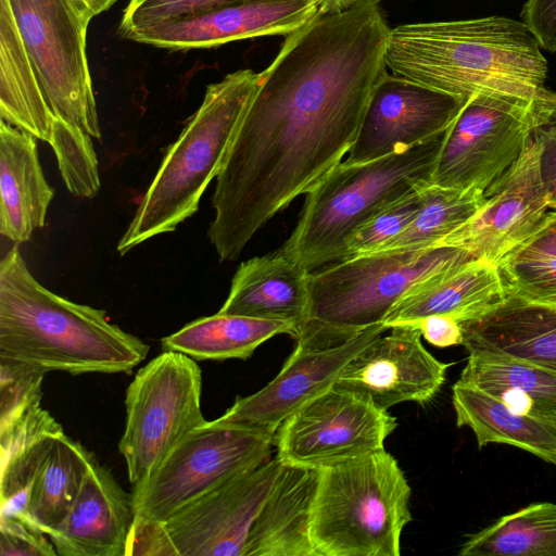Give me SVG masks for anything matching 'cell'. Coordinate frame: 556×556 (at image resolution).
<instances>
[{
  "label": "cell",
  "instance_id": "obj_39",
  "mask_svg": "<svg viewBox=\"0 0 556 556\" xmlns=\"http://www.w3.org/2000/svg\"><path fill=\"white\" fill-rule=\"evenodd\" d=\"M520 17L541 49L556 52V0H527Z\"/></svg>",
  "mask_w": 556,
  "mask_h": 556
},
{
  "label": "cell",
  "instance_id": "obj_23",
  "mask_svg": "<svg viewBox=\"0 0 556 556\" xmlns=\"http://www.w3.org/2000/svg\"><path fill=\"white\" fill-rule=\"evenodd\" d=\"M54 190L45 178L36 138L0 122V233L23 243L46 224Z\"/></svg>",
  "mask_w": 556,
  "mask_h": 556
},
{
  "label": "cell",
  "instance_id": "obj_18",
  "mask_svg": "<svg viewBox=\"0 0 556 556\" xmlns=\"http://www.w3.org/2000/svg\"><path fill=\"white\" fill-rule=\"evenodd\" d=\"M318 12L315 0H252L137 29L124 38L174 51L207 49L247 38L287 36Z\"/></svg>",
  "mask_w": 556,
  "mask_h": 556
},
{
  "label": "cell",
  "instance_id": "obj_7",
  "mask_svg": "<svg viewBox=\"0 0 556 556\" xmlns=\"http://www.w3.org/2000/svg\"><path fill=\"white\" fill-rule=\"evenodd\" d=\"M309 538L318 556H399L412 489L386 450L317 468Z\"/></svg>",
  "mask_w": 556,
  "mask_h": 556
},
{
  "label": "cell",
  "instance_id": "obj_15",
  "mask_svg": "<svg viewBox=\"0 0 556 556\" xmlns=\"http://www.w3.org/2000/svg\"><path fill=\"white\" fill-rule=\"evenodd\" d=\"M464 104L453 94L387 72L343 162L365 163L418 144L445 130Z\"/></svg>",
  "mask_w": 556,
  "mask_h": 556
},
{
  "label": "cell",
  "instance_id": "obj_10",
  "mask_svg": "<svg viewBox=\"0 0 556 556\" xmlns=\"http://www.w3.org/2000/svg\"><path fill=\"white\" fill-rule=\"evenodd\" d=\"M9 1L53 115L100 139L86 51L88 26L66 0Z\"/></svg>",
  "mask_w": 556,
  "mask_h": 556
},
{
  "label": "cell",
  "instance_id": "obj_13",
  "mask_svg": "<svg viewBox=\"0 0 556 556\" xmlns=\"http://www.w3.org/2000/svg\"><path fill=\"white\" fill-rule=\"evenodd\" d=\"M283 463H262L202 495L162 522L174 556H244Z\"/></svg>",
  "mask_w": 556,
  "mask_h": 556
},
{
  "label": "cell",
  "instance_id": "obj_11",
  "mask_svg": "<svg viewBox=\"0 0 556 556\" xmlns=\"http://www.w3.org/2000/svg\"><path fill=\"white\" fill-rule=\"evenodd\" d=\"M547 112L469 98L446 130L430 184L485 191L519 159Z\"/></svg>",
  "mask_w": 556,
  "mask_h": 556
},
{
  "label": "cell",
  "instance_id": "obj_12",
  "mask_svg": "<svg viewBox=\"0 0 556 556\" xmlns=\"http://www.w3.org/2000/svg\"><path fill=\"white\" fill-rule=\"evenodd\" d=\"M396 419L357 392L331 387L303 404L278 428L276 457L319 468L384 450Z\"/></svg>",
  "mask_w": 556,
  "mask_h": 556
},
{
  "label": "cell",
  "instance_id": "obj_4",
  "mask_svg": "<svg viewBox=\"0 0 556 556\" xmlns=\"http://www.w3.org/2000/svg\"><path fill=\"white\" fill-rule=\"evenodd\" d=\"M447 128L369 162L336 165L305 193L300 219L280 252L307 273L340 262L361 226L430 185Z\"/></svg>",
  "mask_w": 556,
  "mask_h": 556
},
{
  "label": "cell",
  "instance_id": "obj_25",
  "mask_svg": "<svg viewBox=\"0 0 556 556\" xmlns=\"http://www.w3.org/2000/svg\"><path fill=\"white\" fill-rule=\"evenodd\" d=\"M0 117L49 143L54 115L9 0H0Z\"/></svg>",
  "mask_w": 556,
  "mask_h": 556
},
{
  "label": "cell",
  "instance_id": "obj_34",
  "mask_svg": "<svg viewBox=\"0 0 556 556\" xmlns=\"http://www.w3.org/2000/svg\"><path fill=\"white\" fill-rule=\"evenodd\" d=\"M495 264L506 294L535 303H556V256L506 253Z\"/></svg>",
  "mask_w": 556,
  "mask_h": 556
},
{
  "label": "cell",
  "instance_id": "obj_41",
  "mask_svg": "<svg viewBox=\"0 0 556 556\" xmlns=\"http://www.w3.org/2000/svg\"><path fill=\"white\" fill-rule=\"evenodd\" d=\"M508 253L556 256V211L547 212L536 228Z\"/></svg>",
  "mask_w": 556,
  "mask_h": 556
},
{
  "label": "cell",
  "instance_id": "obj_16",
  "mask_svg": "<svg viewBox=\"0 0 556 556\" xmlns=\"http://www.w3.org/2000/svg\"><path fill=\"white\" fill-rule=\"evenodd\" d=\"M387 330L380 324L330 344L296 341L271 381L253 394L237 397L217 419L276 433L293 412L333 387L348 363Z\"/></svg>",
  "mask_w": 556,
  "mask_h": 556
},
{
  "label": "cell",
  "instance_id": "obj_5",
  "mask_svg": "<svg viewBox=\"0 0 556 556\" xmlns=\"http://www.w3.org/2000/svg\"><path fill=\"white\" fill-rule=\"evenodd\" d=\"M260 73L238 70L206 87L203 101L167 150L118 241L121 255L194 215L218 176L255 92Z\"/></svg>",
  "mask_w": 556,
  "mask_h": 556
},
{
  "label": "cell",
  "instance_id": "obj_38",
  "mask_svg": "<svg viewBox=\"0 0 556 556\" xmlns=\"http://www.w3.org/2000/svg\"><path fill=\"white\" fill-rule=\"evenodd\" d=\"M532 135L541 147L540 169L548 205L556 211V93L553 105Z\"/></svg>",
  "mask_w": 556,
  "mask_h": 556
},
{
  "label": "cell",
  "instance_id": "obj_17",
  "mask_svg": "<svg viewBox=\"0 0 556 556\" xmlns=\"http://www.w3.org/2000/svg\"><path fill=\"white\" fill-rule=\"evenodd\" d=\"M390 330L353 357L334 386L363 394L384 409L403 402L428 403L451 364L425 349L419 329L399 325Z\"/></svg>",
  "mask_w": 556,
  "mask_h": 556
},
{
  "label": "cell",
  "instance_id": "obj_28",
  "mask_svg": "<svg viewBox=\"0 0 556 556\" xmlns=\"http://www.w3.org/2000/svg\"><path fill=\"white\" fill-rule=\"evenodd\" d=\"M282 333L295 339L298 331L286 321L218 312L187 324L161 344L195 361L248 359L262 343Z\"/></svg>",
  "mask_w": 556,
  "mask_h": 556
},
{
  "label": "cell",
  "instance_id": "obj_8",
  "mask_svg": "<svg viewBox=\"0 0 556 556\" xmlns=\"http://www.w3.org/2000/svg\"><path fill=\"white\" fill-rule=\"evenodd\" d=\"M268 430L215 419L190 431L132 486L135 521L163 522L182 507L268 460Z\"/></svg>",
  "mask_w": 556,
  "mask_h": 556
},
{
  "label": "cell",
  "instance_id": "obj_37",
  "mask_svg": "<svg viewBox=\"0 0 556 556\" xmlns=\"http://www.w3.org/2000/svg\"><path fill=\"white\" fill-rule=\"evenodd\" d=\"M58 555L49 536L20 518L0 516V556Z\"/></svg>",
  "mask_w": 556,
  "mask_h": 556
},
{
  "label": "cell",
  "instance_id": "obj_32",
  "mask_svg": "<svg viewBox=\"0 0 556 556\" xmlns=\"http://www.w3.org/2000/svg\"><path fill=\"white\" fill-rule=\"evenodd\" d=\"M414 220L378 251L427 249L467 223L484 204V191L428 185Z\"/></svg>",
  "mask_w": 556,
  "mask_h": 556
},
{
  "label": "cell",
  "instance_id": "obj_40",
  "mask_svg": "<svg viewBox=\"0 0 556 556\" xmlns=\"http://www.w3.org/2000/svg\"><path fill=\"white\" fill-rule=\"evenodd\" d=\"M420 330L421 337L438 348L463 344L460 324L447 315H430L415 323L407 324Z\"/></svg>",
  "mask_w": 556,
  "mask_h": 556
},
{
  "label": "cell",
  "instance_id": "obj_27",
  "mask_svg": "<svg viewBox=\"0 0 556 556\" xmlns=\"http://www.w3.org/2000/svg\"><path fill=\"white\" fill-rule=\"evenodd\" d=\"M452 403L458 427H469L480 447L517 446L556 466V421L517 414L488 393L456 381Z\"/></svg>",
  "mask_w": 556,
  "mask_h": 556
},
{
  "label": "cell",
  "instance_id": "obj_6",
  "mask_svg": "<svg viewBox=\"0 0 556 556\" xmlns=\"http://www.w3.org/2000/svg\"><path fill=\"white\" fill-rule=\"evenodd\" d=\"M477 260L459 247L379 251L307 274L308 308L296 341L330 344L383 324L416 285Z\"/></svg>",
  "mask_w": 556,
  "mask_h": 556
},
{
  "label": "cell",
  "instance_id": "obj_31",
  "mask_svg": "<svg viewBox=\"0 0 556 556\" xmlns=\"http://www.w3.org/2000/svg\"><path fill=\"white\" fill-rule=\"evenodd\" d=\"M460 556H556V504L536 503L471 535Z\"/></svg>",
  "mask_w": 556,
  "mask_h": 556
},
{
  "label": "cell",
  "instance_id": "obj_3",
  "mask_svg": "<svg viewBox=\"0 0 556 556\" xmlns=\"http://www.w3.org/2000/svg\"><path fill=\"white\" fill-rule=\"evenodd\" d=\"M150 346L103 309L66 300L30 274L17 243L0 262V362L43 375L129 372Z\"/></svg>",
  "mask_w": 556,
  "mask_h": 556
},
{
  "label": "cell",
  "instance_id": "obj_19",
  "mask_svg": "<svg viewBox=\"0 0 556 556\" xmlns=\"http://www.w3.org/2000/svg\"><path fill=\"white\" fill-rule=\"evenodd\" d=\"M134 520L131 493L97 460L72 508L47 535L61 556H126Z\"/></svg>",
  "mask_w": 556,
  "mask_h": 556
},
{
  "label": "cell",
  "instance_id": "obj_43",
  "mask_svg": "<svg viewBox=\"0 0 556 556\" xmlns=\"http://www.w3.org/2000/svg\"><path fill=\"white\" fill-rule=\"evenodd\" d=\"M355 0H315L319 12L333 14L348 10Z\"/></svg>",
  "mask_w": 556,
  "mask_h": 556
},
{
  "label": "cell",
  "instance_id": "obj_14",
  "mask_svg": "<svg viewBox=\"0 0 556 556\" xmlns=\"http://www.w3.org/2000/svg\"><path fill=\"white\" fill-rule=\"evenodd\" d=\"M540 150L532 135L519 159L485 189L483 206L437 245L459 247L492 263L519 245L549 210Z\"/></svg>",
  "mask_w": 556,
  "mask_h": 556
},
{
  "label": "cell",
  "instance_id": "obj_24",
  "mask_svg": "<svg viewBox=\"0 0 556 556\" xmlns=\"http://www.w3.org/2000/svg\"><path fill=\"white\" fill-rule=\"evenodd\" d=\"M317 468L283 463L255 522L244 556H318L309 538Z\"/></svg>",
  "mask_w": 556,
  "mask_h": 556
},
{
  "label": "cell",
  "instance_id": "obj_21",
  "mask_svg": "<svg viewBox=\"0 0 556 556\" xmlns=\"http://www.w3.org/2000/svg\"><path fill=\"white\" fill-rule=\"evenodd\" d=\"M307 274L280 250L244 261L236 270L229 294L218 312L286 321L299 334L307 317Z\"/></svg>",
  "mask_w": 556,
  "mask_h": 556
},
{
  "label": "cell",
  "instance_id": "obj_42",
  "mask_svg": "<svg viewBox=\"0 0 556 556\" xmlns=\"http://www.w3.org/2000/svg\"><path fill=\"white\" fill-rule=\"evenodd\" d=\"M117 1L118 0H66L75 14L87 26L94 16L109 10Z\"/></svg>",
  "mask_w": 556,
  "mask_h": 556
},
{
  "label": "cell",
  "instance_id": "obj_33",
  "mask_svg": "<svg viewBox=\"0 0 556 556\" xmlns=\"http://www.w3.org/2000/svg\"><path fill=\"white\" fill-rule=\"evenodd\" d=\"M91 138L83 129L54 116L49 144L67 190L80 198H93L100 189L98 159Z\"/></svg>",
  "mask_w": 556,
  "mask_h": 556
},
{
  "label": "cell",
  "instance_id": "obj_1",
  "mask_svg": "<svg viewBox=\"0 0 556 556\" xmlns=\"http://www.w3.org/2000/svg\"><path fill=\"white\" fill-rule=\"evenodd\" d=\"M390 31L381 0H355L286 36L260 73L216 177L207 236L220 262L237 260L262 226L349 153L387 73Z\"/></svg>",
  "mask_w": 556,
  "mask_h": 556
},
{
  "label": "cell",
  "instance_id": "obj_2",
  "mask_svg": "<svg viewBox=\"0 0 556 556\" xmlns=\"http://www.w3.org/2000/svg\"><path fill=\"white\" fill-rule=\"evenodd\" d=\"M386 64L394 75L465 102L484 96L547 112L555 100L536 39L522 22L506 16L396 26Z\"/></svg>",
  "mask_w": 556,
  "mask_h": 556
},
{
  "label": "cell",
  "instance_id": "obj_26",
  "mask_svg": "<svg viewBox=\"0 0 556 556\" xmlns=\"http://www.w3.org/2000/svg\"><path fill=\"white\" fill-rule=\"evenodd\" d=\"M460 383L500 400L517 414L556 421V371L516 357L468 353Z\"/></svg>",
  "mask_w": 556,
  "mask_h": 556
},
{
  "label": "cell",
  "instance_id": "obj_35",
  "mask_svg": "<svg viewBox=\"0 0 556 556\" xmlns=\"http://www.w3.org/2000/svg\"><path fill=\"white\" fill-rule=\"evenodd\" d=\"M420 190L378 213L348 240L341 261L378 251L401 233L420 208Z\"/></svg>",
  "mask_w": 556,
  "mask_h": 556
},
{
  "label": "cell",
  "instance_id": "obj_30",
  "mask_svg": "<svg viewBox=\"0 0 556 556\" xmlns=\"http://www.w3.org/2000/svg\"><path fill=\"white\" fill-rule=\"evenodd\" d=\"M62 433V426L41 406V401L0 420L1 502L29 493L38 466Z\"/></svg>",
  "mask_w": 556,
  "mask_h": 556
},
{
  "label": "cell",
  "instance_id": "obj_9",
  "mask_svg": "<svg viewBox=\"0 0 556 556\" xmlns=\"http://www.w3.org/2000/svg\"><path fill=\"white\" fill-rule=\"evenodd\" d=\"M201 394V368L184 353L164 350L138 370L126 390V424L118 444L132 486L206 421Z\"/></svg>",
  "mask_w": 556,
  "mask_h": 556
},
{
  "label": "cell",
  "instance_id": "obj_20",
  "mask_svg": "<svg viewBox=\"0 0 556 556\" xmlns=\"http://www.w3.org/2000/svg\"><path fill=\"white\" fill-rule=\"evenodd\" d=\"M468 353L488 352L556 371V303L506 294L481 315L459 323Z\"/></svg>",
  "mask_w": 556,
  "mask_h": 556
},
{
  "label": "cell",
  "instance_id": "obj_36",
  "mask_svg": "<svg viewBox=\"0 0 556 556\" xmlns=\"http://www.w3.org/2000/svg\"><path fill=\"white\" fill-rule=\"evenodd\" d=\"M252 0H129L119 24L123 37L142 28L219 7Z\"/></svg>",
  "mask_w": 556,
  "mask_h": 556
},
{
  "label": "cell",
  "instance_id": "obj_29",
  "mask_svg": "<svg viewBox=\"0 0 556 556\" xmlns=\"http://www.w3.org/2000/svg\"><path fill=\"white\" fill-rule=\"evenodd\" d=\"M97 462L80 442L65 433L56 438L29 486L23 521L48 534L65 518Z\"/></svg>",
  "mask_w": 556,
  "mask_h": 556
},
{
  "label": "cell",
  "instance_id": "obj_22",
  "mask_svg": "<svg viewBox=\"0 0 556 556\" xmlns=\"http://www.w3.org/2000/svg\"><path fill=\"white\" fill-rule=\"evenodd\" d=\"M505 295L496 264L473 260L416 285L393 306L383 325L390 329L430 315H447L462 323L481 315Z\"/></svg>",
  "mask_w": 556,
  "mask_h": 556
}]
</instances>
